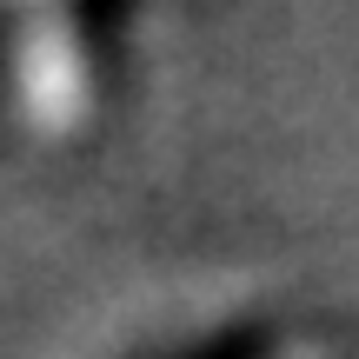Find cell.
<instances>
[{
  "label": "cell",
  "mask_w": 359,
  "mask_h": 359,
  "mask_svg": "<svg viewBox=\"0 0 359 359\" xmlns=\"http://www.w3.org/2000/svg\"><path fill=\"white\" fill-rule=\"evenodd\" d=\"M293 359H320V353H293Z\"/></svg>",
  "instance_id": "cell-2"
},
{
  "label": "cell",
  "mask_w": 359,
  "mask_h": 359,
  "mask_svg": "<svg viewBox=\"0 0 359 359\" xmlns=\"http://www.w3.org/2000/svg\"><path fill=\"white\" fill-rule=\"evenodd\" d=\"M40 40L47 47H27V114L40 127H74L80 120V100H87V74H80V53L67 40V27L40 20Z\"/></svg>",
  "instance_id": "cell-1"
}]
</instances>
